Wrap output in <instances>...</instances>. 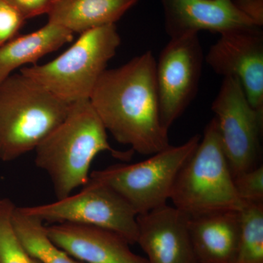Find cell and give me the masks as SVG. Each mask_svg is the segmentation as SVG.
<instances>
[{
  "label": "cell",
  "mask_w": 263,
  "mask_h": 263,
  "mask_svg": "<svg viewBox=\"0 0 263 263\" xmlns=\"http://www.w3.org/2000/svg\"><path fill=\"white\" fill-rule=\"evenodd\" d=\"M152 51L103 72L89 99L107 132L133 152L151 156L171 146L160 121Z\"/></svg>",
  "instance_id": "obj_1"
},
{
  "label": "cell",
  "mask_w": 263,
  "mask_h": 263,
  "mask_svg": "<svg viewBox=\"0 0 263 263\" xmlns=\"http://www.w3.org/2000/svg\"><path fill=\"white\" fill-rule=\"evenodd\" d=\"M34 151L36 166L50 178L57 200L86 184L91 162L98 154L108 152L115 158L127 162L134 152L112 148L107 130L89 100L71 104L65 120Z\"/></svg>",
  "instance_id": "obj_2"
},
{
  "label": "cell",
  "mask_w": 263,
  "mask_h": 263,
  "mask_svg": "<svg viewBox=\"0 0 263 263\" xmlns=\"http://www.w3.org/2000/svg\"><path fill=\"white\" fill-rule=\"evenodd\" d=\"M70 105L21 72L5 79L0 84V160L34 151L65 120Z\"/></svg>",
  "instance_id": "obj_3"
},
{
  "label": "cell",
  "mask_w": 263,
  "mask_h": 263,
  "mask_svg": "<svg viewBox=\"0 0 263 263\" xmlns=\"http://www.w3.org/2000/svg\"><path fill=\"white\" fill-rule=\"evenodd\" d=\"M170 200L189 217L237 211L243 206L218 131L215 117L183 164L175 181Z\"/></svg>",
  "instance_id": "obj_4"
},
{
  "label": "cell",
  "mask_w": 263,
  "mask_h": 263,
  "mask_svg": "<svg viewBox=\"0 0 263 263\" xmlns=\"http://www.w3.org/2000/svg\"><path fill=\"white\" fill-rule=\"evenodd\" d=\"M120 44L115 24L91 29L53 61L20 72L65 103L89 100Z\"/></svg>",
  "instance_id": "obj_5"
},
{
  "label": "cell",
  "mask_w": 263,
  "mask_h": 263,
  "mask_svg": "<svg viewBox=\"0 0 263 263\" xmlns=\"http://www.w3.org/2000/svg\"><path fill=\"white\" fill-rule=\"evenodd\" d=\"M201 136L195 135L179 146H170L133 164H118L90 174V181L103 183L129 204L137 215L164 205L171 198L178 174Z\"/></svg>",
  "instance_id": "obj_6"
},
{
  "label": "cell",
  "mask_w": 263,
  "mask_h": 263,
  "mask_svg": "<svg viewBox=\"0 0 263 263\" xmlns=\"http://www.w3.org/2000/svg\"><path fill=\"white\" fill-rule=\"evenodd\" d=\"M21 209L43 222L103 228L120 235L130 245H136L138 239V215L134 210L113 190L90 180L76 195L51 203Z\"/></svg>",
  "instance_id": "obj_7"
},
{
  "label": "cell",
  "mask_w": 263,
  "mask_h": 263,
  "mask_svg": "<svg viewBox=\"0 0 263 263\" xmlns=\"http://www.w3.org/2000/svg\"><path fill=\"white\" fill-rule=\"evenodd\" d=\"M212 108L233 177L257 167L263 115L251 106L238 80L223 79Z\"/></svg>",
  "instance_id": "obj_8"
},
{
  "label": "cell",
  "mask_w": 263,
  "mask_h": 263,
  "mask_svg": "<svg viewBox=\"0 0 263 263\" xmlns=\"http://www.w3.org/2000/svg\"><path fill=\"white\" fill-rule=\"evenodd\" d=\"M203 60L198 32L171 37L161 51L156 64V81L160 121L167 131L195 98Z\"/></svg>",
  "instance_id": "obj_9"
},
{
  "label": "cell",
  "mask_w": 263,
  "mask_h": 263,
  "mask_svg": "<svg viewBox=\"0 0 263 263\" xmlns=\"http://www.w3.org/2000/svg\"><path fill=\"white\" fill-rule=\"evenodd\" d=\"M218 75L239 81L252 107L263 115V32L257 26L220 33L205 58Z\"/></svg>",
  "instance_id": "obj_10"
},
{
  "label": "cell",
  "mask_w": 263,
  "mask_h": 263,
  "mask_svg": "<svg viewBox=\"0 0 263 263\" xmlns=\"http://www.w3.org/2000/svg\"><path fill=\"white\" fill-rule=\"evenodd\" d=\"M189 219L167 204L137 216L136 243L148 263H198L189 233Z\"/></svg>",
  "instance_id": "obj_11"
},
{
  "label": "cell",
  "mask_w": 263,
  "mask_h": 263,
  "mask_svg": "<svg viewBox=\"0 0 263 263\" xmlns=\"http://www.w3.org/2000/svg\"><path fill=\"white\" fill-rule=\"evenodd\" d=\"M51 241L84 263H148L135 254L125 238L110 230L83 224L60 223L46 226Z\"/></svg>",
  "instance_id": "obj_12"
},
{
  "label": "cell",
  "mask_w": 263,
  "mask_h": 263,
  "mask_svg": "<svg viewBox=\"0 0 263 263\" xmlns=\"http://www.w3.org/2000/svg\"><path fill=\"white\" fill-rule=\"evenodd\" d=\"M171 37L201 30L219 32L255 26L233 0H161Z\"/></svg>",
  "instance_id": "obj_13"
},
{
  "label": "cell",
  "mask_w": 263,
  "mask_h": 263,
  "mask_svg": "<svg viewBox=\"0 0 263 263\" xmlns=\"http://www.w3.org/2000/svg\"><path fill=\"white\" fill-rule=\"evenodd\" d=\"M188 228L198 263L235 262L239 243V212L190 217Z\"/></svg>",
  "instance_id": "obj_14"
},
{
  "label": "cell",
  "mask_w": 263,
  "mask_h": 263,
  "mask_svg": "<svg viewBox=\"0 0 263 263\" xmlns=\"http://www.w3.org/2000/svg\"><path fill=\"white\" fill-rule=\"evenodd\" d=\"M139 0H54L48 22L72 33L115 24Z\"/></svg>",
  "instance_id": "obj_15"
},
{
  "label": "cell",
  "mask_w": 263,
  "mask_h": 263,
  "mask_svg": "<svg viewBox=\"0 0 263 263\" xmlns=\"http://www.w3.org/2000/svg\"><path fill=\"white\" fill-rule=\"evenodd\" d=\"M73 33L48 22L35 32L15 37L0 46V84L22 66L36 62L73 39Z\"/></svg>",
  "instance_id": "obj_16"
},
{
  "label": "cell",
  "mask_w": 263,
  "mask_h": 263,
  "mask_svg": "<svg viewBox=\"0 0 263 263\" xmlns=\"http://www.w3.org/2000/svg\"><path fill=\"white\" fill-rule=\"evenodd\" d=\"M13 226L27 251L42 263H82L59 248L46 233L41 219L15 207L12 216Z\"/></svg>",
  "instance_id": "obj_17"
},
{
  "label": "cell",
  "mask_w": 263,
  "mask_h": 263,
  "mask_svg": "<svg viewBox=\"0 0 263 263\" xmlns=\"http://www.w3.org/2000/svg\"><path fill=\"white\" fill-rule=\"evenodd\" d=\"M239 215V243L234 263H263V202H245Z\"/></svg>",
  "instance_id": "obj_18"
},
{
  "label": "cell",
  "mask_w": 263,
  "mask_h": 263,
  "mask_svg": "<svg viewBox=\"0 0 263 263\" xmlns=\"http://www.w3.org/2000/svg\"><path fill=\"white\" fill-rule=\"evenodd\" d=\"M15 207L9 198L0 197V263H42L29 253L15 232L12 221Z\"/></svg>",
  "instance_id": "obj_19"
},
{
  "label": "cell",
  "mask_w": 263,
  "mask_h": 263,
  "mask_svg": "<svg viewBox=\"0 0 263 263\" xmlns=\"http://www.w3.org/2000/svg\"><path fill=\"white\" fill-rule=\"evenodd\" d=\"M236 193L243 203L263 202V166L258 165L233 177Z\"/></svg>",
  "instance_id": "obj_20"
},
{
  "label": "cell",
  "mask_w": 263,
  "mask_h": 263,
  "mask_svg": "<svg viewBox=\"0 0 263 263\" xmlns=\"http://www.w3.org/2000/svg\"><path fill=\"white\" fill-rule=\"evenodd\" d=\"M26 19L5 1L0 0V46L16 37Z\"/></svg>",
  "instance_id": "obj_21"
},
{
  "label": "cell",
  "mask_w": 263,
  "mask_h": 263,
  "mask_svg": "<svg viewBox=\"0 0 263 263\" xmlns=\"http://www.w3.org/2000/svg\"><path fill=\"white\" fill-rule=\"evenodd\" d=\"M24 18L47 14L54 0H5Z\"/></svg>",
  "instance_id": "obj_22"
},
{
  "label": "cell",
  "mask_w": 263,
  "mask_h": 263,
  "mask_svg": "<svg viewBox=\"0 0 263 263\" xmlns=\"http://www.w3.org/2000/svg\"><path fill=\"white\" fill-rule=\"evenodd\" d=\"M240 12L257 27L263 25V0H233Z\"/></svg>",
  "instance_id": "obj_23"
}]
</instances>
